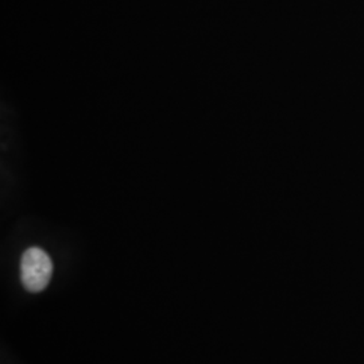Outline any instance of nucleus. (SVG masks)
Listing matches in <instances>:
<instances>
[{
	"mask_svg": "<svg viewBox=\"0 0 364 364\" xmlns=\"http://www.w3.org/2000/svg\"><path fill=\"white\" fill-rule=\"evenodd\" d=\"M52 274L50 257L42 248H27L21 259V279L23 287L31 293L42 291L49 285Z\"/></svg>",
	"mask_w": 364,
	"mask_h": 364,
	"instance_id": "obj_1",
	"label": "nucleus"
}]
</instances>
